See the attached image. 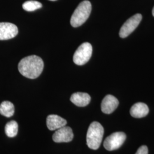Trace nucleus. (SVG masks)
Listing matches in <instances>:
<instances>
[{
    "mask_svg": "<svg viewBox=\"0 0 154 154\" xmlns=\"http://www.w3.org/2000/svg\"><path fill=\"white\" fill-rule=\"evenodd\" d=\"M44 67V61L37 55L23 58L18 63V70L23 76L30 79H35L41 75Z\"/></svg>",
    "mask_w": 154,
    "mask_h": 154,
    "instance_id": "1",
    "label": "nucleus"
},
{
    "mask_svg": "<svg viewBox=\"0 0 154 154\" xmlns=\"http://www.w3.org/2000/svg\"><path fill=\"white\" fill-rule=\"evenodd\" d=\"M104 129L98 122H93L88 127L86 137L87 144L90 149H97L102 143Z\"/></svg>",
    "mask_w": 154,
    "mask_h": 154,
    "instance_id": "2",
    "label": "nucleus"
},
{
    "mask_svg": "<svg viewBox=\"0 0 154 154\" xmlns=\"http://www.w3.org/2000/svg\"><path fill=\"white\" fill-rule=\"evenodd\" d=\"M91 11V4L88 1H83L77 6L71 19L70 23L72 27L81 26L88 19Z\"/></svg>",
    "mask_w": 154,
    "mask_h": 154,
    "instance_id": "3",
    "label": "nucleus"
},
{
    "mask_svg": "<svg viewBox=\"0 0 154 154\" xmlns=\"http://www.w3.org/2000/svg\"><path fill=\"white\" fill-rule=\"evenodd\" d=\"M92 52L93 48L91 45L88 42L83 43L78 47L74 54V62L79 66L85 65L90 59Z\"/></svg>",
    "mask_w": 154,
    "mask_h": 154,
    "instance_id": "4",
    "label": "nucleus"
},
{
    "mask_svg": "<svg viewBox=\"0 0 154 154\" xmlns=\"http://www.w3.org/2000/svg\"><path fill=\"white\" fill-rule=\"evenodd\" d=\"M126 139V134L123 132H114L106 138L103 146L108 151L120 148Z\"/></svg>",
    "mask_w": 154,
    "mask_h": 154,
    "instance_id": "5",
    "label": "nucleus"
},
{
    "mask_svg": "<svg viewBox=\"0 0 154 154\" xmlns=\"http://www.w3.org/2000/svg\"><path fill=\"white\" fill-rule=\"evenodd\" d=\"M142 19V16L140 14H136L128 19L121 28L119 36L122 38L128 36L138 27Z\"/></svg>",
    "mask_w": 154,
    "mask_h": 154,
    "instance_id": "6",
    "label": "nucleus"
},
{
    "mask_svg": "<svg viewBox=\"0 0 154 154\" xmlns=\"http://www.w3.org/2000/svg\"><path fill=\"white\" fill-rule=\"evenodd\" d=\"M18 33V28L13 23L0 22V40H8L15 37Z\"/></svg>",
    "mask_w": 154,
    "mask_h": 154,
    "instance_id": "7",
    "label": "nucleus"
},
{
    "mask_svg": "<svg viewBox=\"0 0 154 154\" xmlns=\"http://www.w3.org/2000/svg\"><path fill=\"white\" fill-rule=\"evenodd\" d=\"M73 137L74 134L72 128L65 126L57 130L53 135V140L56 143L70 142Z\"/></svg>",
    "mask_w": 154,
    "mask_h": 154,
    "instance_id": "8",
    "label": "nucleus"
},
{
    "mask_svg": "<svg viewBox=\"0 0 154 154\" xmlns=\"http://www.w3.org/2000/svg\"><path fill=\"white\" fill-rule=\"evenodd\" d=\"M119 105V101L115 97L107 95L103 99L101 103L102 111L107 114H110L114 111Z\"/></svg>",
    "mask_w": 154,
    "mask_h": 154,
    "instance_id": "9",
    "label": "nucleus"
},
{
    "mask_svg": "<svg viewBox=\"0 0 154 154\" xmlns=\"http://www.w3.org/2000/svg\"><path fill=\"white\" fill-rule=\"evenodd\" d=\"M47 127L51 131L56 130L65 126L67 121L65 119L57 115H49L46 119Z\"/></svg>",
    "mask_w": 154,
    "mask_h": 154,
    "instance_id": "10",
    "label": "nucleus"
},
{
    "mask_svg": "<svg viewBox=\"0 0 154 154\" xmlns=\"http://www.w3.org/2000/svg\"><path fill=\"white\" fill-rule=\"evenodd\" d=\"M70 100L72 103L78 107H85L89 104L91 97L88 94L78 92L72 95Z\"/></svg>",
    "mask_w": 154,
    "mask_h": 154,
    "instance_id": "11",
    "label": "nucleus"
},
{
    "mask_svg": "<svg viewBox=\"0 0 154 154\" xmlns=\"http://www.w3.org/2000/svg\"><path fill=\"white\" fill-rule=\"evenodd\" d=\"M149 109L147 105L144 103L139 102L132 106L130 109L131 116L137 118H143L149 114Z\"/></svg>",
    "mask_w": 154,
    "mask_h": 154,
    "instance_id": "12",
    "label": "nucleus"
},
{
    "mask_svg": "<svg viewBox=\"0 0 154 154\" xmlns=\"http://www.w3.org/2000/svg\"><path fill=\"white\" fill-rule=\"evenodd\" d=\"M14 113V106L9 101H4L0 105V114L7 118L11 117Z\"/></svg>",
    "mask_w": 154,
    "mask_h": 154,
    "instance_id": "13",
    "label": "nucleus"
},
{
    "mask_svg": "<svg viewBox=\"0 0 154 154\" xmlns=\"http://www.w3.org/2000/svg\"><path fill=\"white\" fill-rule=\"evenodd\" d=\"M18 124L16 122L14 121L9 122L6 125L5 130L6 134L8 137L13 138L16 137L18 133Z\"/></svg>",
    "mask_w": 154,
    "mask_h": 154,
    "instance_id": "14",
    "label": "nucleus"
},
{
    "mask_svg": "<svg viewBox=\"0 0 154 154\" xmlns=\"http://www.w3.org/2000/svg\"><path fill=\"white\" fill-rule=\"evenodd\" d=\"M42 5L37 1H28L25 2L23 5V9L27 11H33L41 8Z\"/></svg>",
    "mask_w": 154,
    "mask_h": 154,
    "instance_id": "15",
    "label": "nucleus"
},
{
    "mask_svg": "<svg viewBox=\"0 0 154 154\" xmlns=\"http://www.w3.org/2000/svg\"><path fill=\"white\" fill-rule=\"evenodd\" d=\"M149 150L146 146H142L139 147L135 154H148Z\"/></svg>",
    "mask_w": 154,
    "mask_h": 154,
    "instance_id": "16",
    "label": "nucleus"
},
{
    "mask_svg": "<svg viewBox=\"0 0 154 154\" xmlns=\"http://www.w3.org/2000/svg\"><path fill=\"white\" fill-rule=\"evenodd\" d=\"M152 15H153V16H154V8H153V9H152Z\"/></svg>",
    "mask_w": 154,
    "mask_h": 154,
    "instance_id": "17",
    "label": "nucleus"
},
{
    "mask_svg": "<svg viewBox=\"0 0 154 154\" xmlns=\"http://www.w3.org/2000/svg\"><path fill=\"white\" fill-rule=\"evenodd\" d=\"M50 1H57V0H50Z\"/></svg>",
    "mask_w": 154,
    "mask_h": 154,
    "instance_id": "18",
    "label": "nucleus"
}]
</instances>
